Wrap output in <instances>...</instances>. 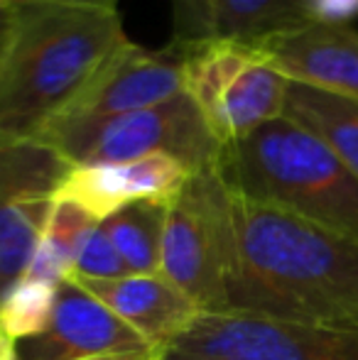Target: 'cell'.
<instances>
[{"mask_svg":"<svg viewBox=\"0 0 358 360\" xmlns=\"http://www.w3.org/2000/svg\"><path fill=\"white\" fill-rule=\"evenodd\" d=\"M96 223H101L98 218H94L74 201H54V209L49 214L42 236V245L69 267V275L74 272V257H77L84 236Z\"/></svg>","mask_w":358,"mask_h":360,"instance_id":"ac0fdd59","label":"cell"},{"mask_svg":"<svg viewBox=\"0 0 358 360\" xmlns=\"http://www.w3.org/2000/svg\"><path fill=\"white\" fill-rule=\"evenodd\" d=\"M174 20H177V39H206L209 37L211 10L216 0H172Z\"/></svg>","mask_w":358,"mask_h":360,"instance_id":"ffe728a7","label":"cell"},{"mask_svg":"<svg viewBox=\"0 0 358 360\" xmlns=\"http://www.w3.org/2000/svg\"><path fill=\"white\" fill-rule=\"evenodd\" d=\"M186 47L189 42L177 37L160 49L128 42L52 120L110 118L177 98L184 94Z\"/></svg>","mask_w":358,"mask_h":360,"instance_id":"ba28073f","label":"cell"},{"mask_svg":"<svg viewBox=\"0 0 358 360\" xmlns=\"http://www.w3.org/2000/svg\"><path fill=\"white\" fill-rule=\"evenodd\" d=\"M94 294L123 323H128L158 356L196 321L199 309L162 275H125L120 280L67 277Z\"/></svg>","mask_w":358,"mask_h":360,"instance_id":"7c38bea8","label":"cell"},{"mask_svg":"<svg viewBox=\"0 0 358 360\" xmlns=\"http://www.w3.org/2000/svg\"><path fill=\"white\" fill-rule=\"evenodd\" d=\"M258 47L295 84L358 101V32L349 25L305 22Z\"/></svg>","mask_w":358,"mask_h":360,"instance_id":"8fae6325","label":"cell"},{"mask_svg":"<svg viewBox=\"0 0 358 360\" xmlns=\"http://www.w3.org/2000/svg\"><path fill=\"white\" fill-rule=\"evenodd\" d=\"M0 360H18V341H13L3 326H0Z\"/></svg>","mask_w":358,"mask_h":360,"instance_id":"cb8c5ba5","label":"cell"},{"mask_svg":"<svg viewBox=\"0 0 358 360\" xmlns=\"http://www.w3.org/2000/svg\"><path fill=\"white\" fill-rule=\"evenodd\" d=\"M57 307V287L23 277L0 299V326L13 341L42 336Z\"/></svg>","mask_w":358,"mask_h":360,"instance_id":"e0dca14e","label":"cell"},{"mask_svg":"<svg viewBox=\"0 0 358 360\" xmlns=\"http://www.w3.org/2000/svg\"><path fill=\"white\" fill-rule=\"evenodd\" d=\"M285 115L319 135L358 179V101L290 81Z\"/></svg>","mask_w":358,"mask_h":360,"instance_id":"4fadbf2b","label":"cell"},{"mask_svg":"<svg viewBox=\"0 0 358 360\" xmlns=\"http://www.w3.org/2000/svg\"><path fill=\"white\" fill-rule=\"evenodd\" d=\"M165 216H167L165 204L138 201L101 221L106 236L110 238L130 275H158L160 272Z\"/></svg>","mask_w":358,"mask_h":360,"instance_id":"9a60e30c","label":"cell"},{"mask_svg":"<svg viewBox=\"0 0 358 360\" xmlns=\"http://www.w3.org/2000/svg\"><path fill=\"white\" fill-rule=\"evenodd\" d=\"M287 86L290 79L258 44L206 37L186 47L184 94L201 110L221 147L285 115Z\"/></svg>","mask_w":358,"mask_h":360,"instance_id":"5b68a950","label":"cell"},{"mask_svg":"<svg viewBox=\"0 0 358 360\" xmlns=\"http://www.w3.org/2000/svg\"><path fill=\"white\" fill-rule=\"evenodd\" d=\"M52 209V194H27L0 201V299L25 277L42 243Z\"/></svg>","mask_w":358,"mask_h":360,"instance_id":"5bb4252c","label":"cell"},{"mask_svg":"<svg viewBox=\"0 0 358 360\" xmlns=\"http://www.w3.org/2000/svg\"><path fill=\"white\" fill-rule=\"evenodd\" d=\"M219 226L229 311L358 326V240L243 199L226 181Z\"/></svg>","mask_w":358,"mask_h":360,"instance_id":"6da1fadb","label":"cell"},{"mask_svg":"<svg viewBox=\"0 0 358 360\" xmlns=\"http://www.w3.org/2000/svg\"><path fill=\"white\" fill-rule=\"evenodd\" d=\"M20 0H0V52H3V44L10 34V27L15 22V13H18Z\"/></svg>","mask_w":358,"mask_h":360,"instance_id":"603a6c76","label":"cell"},{"mask_svg":"<svg viewBox=\"0 0 358 360\" xmlns=\"http://www.w3.org/2000/svg\"><path fill=\"white\" fill-rule=\"evenodd\" d=\"M89 360H160L155 353H125V356H103V358H89Z\"/></svg>","mask_w":358,"mask_h":360,"instance_id":"d4e9b609","label":"cell"},{"mask_svg":"<svg viewBox=\"0 0 358 360\" xmlns=\"http://www.w3.org/2000/svg\"><path fill=\"white\" fill-rule=\"evenodd\" d=\"M358 18V0H302V22L349 25Z\"/></svg>","mask_w":358,"mask_h":360,"instance_id":"44dd1931","label":"cell"},{"mask_svg":"<svg viewBox=\"0 0 358 360\" xmlns=\"http://www.w3.org/2000/svg\"><path fill=\"white\" fill-rule=\"evenodd\" d=\"M125 275H130L128 267L120 260L110 238L106 236L103 226L96 223L84 236L82 245H79L77 257H74V272L69 277H82V280H120Z\"/></svg>","mask_w":358,"mask_h":360,"instance_id":"d6986e66","label":"cell"},{"mask_svg":"<svg viewBox=\"0 0 358 360\" xmlns=\"http://www.w3.org/2000/svg\"><path fill=\"white\" fill-rule=\"evenodd\" d=\"M238 196L358 240V179L319 135L280 115L216 162Z\"/></svg>","mask_w":358,"mask_h":360,"instance_id":"3957f363","label":"cell"},{"mask_svg":"<svg viewBox=\"0 0 358 360\" xmlns=\"http://www.w3.org/2000/svg\"><path fill=\"white\" fill-rule=\"evenodd\" d=\"M221 189L224 179L216 165L194 172L165 216L160 275L201 314L229 311L219 226Z\"/></svg>","mask_w":358,"mask_h":360,"instance_id":"52a82bcc","label":"cell"},{"mask_svg":"<svg viewBox=\"0 0 358 360\" xmlns=\"http://www.w3.org/2000/svg\"><path fill=\"white\" fill-rule=\"evenodd\" d=\"M125 353L155 351L74 280L57 287V307L47 331L18 343V360H89Z\"/></svg>","mask_w":358,"mask_h":360,"instance_id":"9c48e42d","label":"cell"},{"mask_svg":"<svg viewBox=\"0 0 358 360\" xmlns=\"http://www.w3.org/2000/svg\"><path fill=\"white\" fill-rule=\"evenodd\" d=\"M160 360H358V326L199 314Z\"/></svg>","mask_w":358,"mask_h":360,"instance_id":"8992f818","label":"cell"},{"mask_svg":"<svg viewBox=\"0 0 358 360\" xmlns=\"http://www.w3.org/2000/svg\"><path fill=\"white\" fill-rule=\"evenodd\" d=\"M30 140L57 152L69 167L170 155L191 174L216 165L221 143L186 94L133 113L89 120H49Z\"/></svg>","mask_w":358,"mask_h":360,"instance_id":"277c9868","label":"cell"},{"mask_svg":"<svg viewBox=\"0 0 358 360\" xmlns=\"http://www.w3.org/2000/svg\"><path fill=\"white\" fill-rule=\"evenodd\" d=\"M189 176V167L170 155L69 167L54 189V201H74L94 218L103 221L138 201L170 206L184 189Z\"/></svg>","mask_w":358,"mask_h":360,"instance_id":"30bf717a","label":"cell"},{"mask_svg":"<svg viewBox=\"0 0 358 360\" xmlns=\"http://www.w3.org/2000/svg\"><path fill=\"white\" fill-rule=\"evenodd\" d=\"M39 3L64 5L79 10H98V13H118V0H39Z\"/></svg>","mask_w":358,"mask_h":360,"instance_id":"7402d4cb","label":"cell"},{"mask_svg":"<svg viewBox=\"0 0 358 360\" xmlns=\"http://www.w3.org/2000/svg\"><path fill=\"white\" fill-rule=\"evenodd\" d=\"M300 25L302 0H216L209 37L258 44Z\"/></svg>","mask_w":358,"mask_h":360,"instance_id":"2e32d148","label":"cell"},{"mask_svg":"<svg viewBox=\"0 0 358 360\" xmlns=\"http://www.w3.org/2000/svg\"><path fill=\"white\" fill-rule=\"evenodd\" d=\"M118 13L20 0L0 52V140H30L128 44Z\"/></svg>","mask_w":358,"mask_h":360,"instance_id":"7a4b0ae2","label":"cell"}]
</instances>
